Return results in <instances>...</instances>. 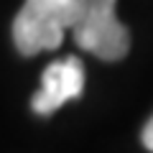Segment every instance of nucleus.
I'll return each mask as SVG.
<instances>
[{
  "label": "nucleus",
  "mask_w": 153,
  "mask_h": 153,
  "mask_svg": "<svg viewBox=\"0 0 153 153\" xmlns=\"http://www.w3.org/2000/svg\"><path fill=\"white\" fill-rule=\"evenodd\" d=\"M82 10V0H26L13 21V41L23 56L61 46Z\"/></svg>",
  "instance_id": "f257e3e1"
},
{
  "label": "nucleus",
  "mask_w": 153,
  "mask_h": 153,
  "mask_svg": "<svg viewBox=\"0 0 153 153\" xmlns=\"http://www.w3.org/2000/svg\"><path fill=\"white\" fill-rule=\"evenodd\" d=\"M82 89H84V66L76 56H66L44 69L41 89L33 94L31 107L38 115H51L69 100H76L82 94Z\"/></svg>",
  "instance_id": "7ed1b4c3"
},
{
  "label": "nucleus",
  "mask_w": 153,
  "mask_h": 153,
  "mask_svg": "<svg viewBox=\"0 0 153 153\" xmlns=\"http://www.w3.org/2000/svg\"><path fill=\"white\" fill-rule=\"evenodd\" d=\"M143 146L153 153V117L146 123V128H143Z\"/></svg>",
  "instance_id": "20e7f679"
},
{
  "label": "nucleus",
  "mask_w": 153,
  "mask_h": 153,
  "mask_svg": "<svg viewBox=\"0 0 153 153\" xmlns=\"http://www.w3.org/2000/svg\"><path fill=\"white\" fill-rule=\"evenodd\" d=\"M117 0H82V10L71 26L79 49L102 61H120L130 51V33L115 18Z\"/></svg>",
  "instance_id": "f03ea898"
}]
</instances>
